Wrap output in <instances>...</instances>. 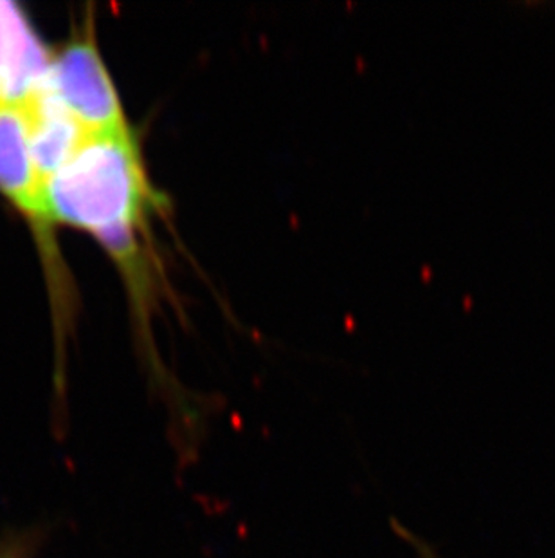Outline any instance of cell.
<instances>
[{"instance_id":"1","label":"cell","mask_w":555,"mask_h":558,"mask_svg":"<svg viewBox=\"0 0 555 558\" xmlns=\"http://www.w3.org/2000/svg\"><path fill=\"white\" fill-rule=\"evenodd\" d=\"M44 201L51 225L95 235L115 263L147 246L148 222L161 208L132 126L87 134L44 183Z\"/></svg>"},{"instance_id":"2","label":"cell","mask_w":555,"mask_h":558,"mask_svg":"<svg viewBox=\"0 0 555 558\" xmlns=\"http://www.w3.org/2000/svg\"><path fill=\"white\" fill-rule=\"evenodd\" d=\"M49 87L87 134L131 126L92 27L74 33L53 53Z\"/></svg>"},{"instance_id":"3","label":"cell","mask_w":555,"mask_h":558,"mask_svg":"<svg viewBox=\"0 0 555 558\" xmlns=\"http://www.w3.org/2000/svg\"><path fill=\"white\" fill-rule=\"evenodd\" d=\"M53 51L15 0H0V106L26 109L48 85Z\"/></svg>"},{"instance_id":"4","label":"cell","mask_w":555,"mask_h":558,"mask_svg":"<svg viewBox=\"0 0 555 558\" xmlns=\"http://www.w3.org/2000/svg\"><path fill=\"white\" fill-rule=\"evenodd\" d=\"M0 194L32 221L38 232L51 227L44 180L33 158L26 112L0 106Z\"/></svg>"},{"instance_id":"5","label":"cell","mask_w":555,"mask_h":558,"mask_svg":"<svg viewBox=\"0 0 555 558\" xmlns=\"http://www.w3.org/2000/svg\"><path fill=\"white\" fill-rule=\"evenodd\" d=\"M24 112L29 129L33 158L46 183L49 175H53L76 153V148L87 137V132L58 101L49 87V82Z\"/></svg>"},{"instance_id":"6","label":"cell","mask_w":555,"mask_h":558,"mask_svg":"<svg viewBox=\"0 0 555 558\" xmlns=\"http://www.w3.org/2000/svg\"><path fill=\"white\" fill-rule=\"evenodd\" d=\"M393 526H397V532L400 533V535H403V537L406 538V541H409V543L414 544V548L417 549V551H419L420 557L439 558L436 557L435 554H433V551H431L430 548H428V546H425L424 543H420V541H417V538H415L414 535H411V533L406 532L404 527L398 526L397 522H393Z\"/></svg>"}]
</instances>
